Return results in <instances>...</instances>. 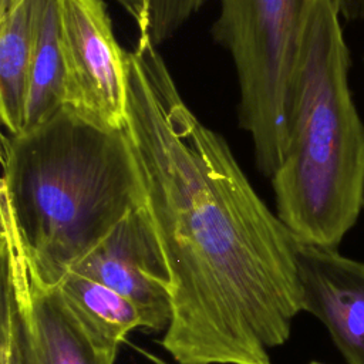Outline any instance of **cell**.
Wrapping results in <instances>:
<instances>
[{
    "label": "cell",
    "mask_w": 364,
    "mask_h": 364,
    "mask_svg": "<svg viewBox=\"0 0 364 364\" xmlns=\"http://www.w3.org/2000/svg\"><path fill=\"white\" fill-rule=\"evenodd\" d=\"M333 0H311L293 74L289 138L272 176L276 215L303 243L337 249L364 209V122Z\"/></svg>",
    "instance_id": "3"
},
{
    "label": "cell",
    "mask_w": 364,
    "mask_h": 364,
    "mask_svg": "<svg viewBox=\"0 0 364 364\" xmlns=\"http://www.w3.org/2000/svg\"><path fill=\"white\" fill-rule=\"evenodd\" d=\"M65 74L64 108L107 128L125 129L128 51L118 44L102 0H58Z\"/></svg>",
    "instance_id": "6"
},
{
    "label": "cell",
    "mask_w": 364,
    "mask_h": 364,
    "mask_svg": "<svg viewBox=\"0 0 364 364\" xmlns=\"http://www.w3.org/2000/svg\"><path fill=\"white\" fill-rule=\"evenodd\" d=\"M307 364H324V363H320V361H310V363H307Z\"/></svg>",
    "instance_id": "17"
},
{
    "label": "cell",
    "mask_w": 364,
    "mask_h": 364,
    "mask_svg": "<svg viewBox=\"0 0 364 364\" xmlns=\"http://www.w3.org/2000/svg\"><path fill=\"white\" fill-rule=\"evenodd\" d=\"M363 210H364V209H363Z\"/></svg>",
    "instance_id": "18"
},
{
    "label": "cell",
    "mask_w": 364,
    "mask_h": 364,
    "mask_svg": "<svg viewBox=\"0 0 364 364\" xmlns=\"http://www.w3.org/2000/svg\"><path fill=\"white\" fill-rule=\"evenodd\" d=\"M138 351H139L151 364H175L173 361H168V360H165V358L161 357V355H156V354H154V353L145 351L144 348H138Z\"/></svg>",
    "instance_id": "15"
},
{
    "label": "cell",
    "mask_w": 364,
    "mask_h": 364,
    "mask_svg": "<svg viewBox=\"0 0 364 364\" xmlns=\"http://www.w3.org/2000/svg\"><path fill=\"white\" fill-rule=\"evenodd\" d=\"M1 289L14 304L23 364H115L118 348L98 341L73 311L58 286L28 263L10 209L0 202Z\"/></svg>",
    "instance_id": "5"
},
{
    "label": "cell",
    "mask_w": 364,
    "mask_h": 364,
    "mask_svg": "<svg viewBox=\"0 0 364 364\" xmlns=\"http://www.w3.org/2000/svg\"><path fill=\"white\" fill-rule=\"evenodd\" d=\"M21 0H0V14H4L10 9H13Z\"/></svg>",
    "instance_id": "16"
},
{
    "label": "cell",
    "mask_w": 364,
    "mask_h": 364,
    "mask_svg": "<svg viewBox=\"0 0 364 364\" xmlns=\"http://www.w3.org/2000/svg\"><path fill=\"white\" fill-rule=\"evenodd\" d=\"M1 168L0 202L13 215L30 266L51 286L144 200L127 131L98 127L67 108L3 135Z\"/></svg>",
    "instance_id": "2"
},
{
    "label": "cell",
    "mask_w": 364,
    "mask_h": 364,
    "mask_svg": "<svg viewBox=\"0 0 364 364\" xmlns=\"http://www.w3.org/2000/svg\"><path fill=\"white\" fill-rule=\"evenodd\" d=\"M57 286L87 330L105 346L119 348L131 331L145 330L141 310L112 287L75 272H67Z\"/></svg>",
    "instance_id": "10"
},
{
    "label": "cell",
    "mask_w": 364,
    "mask_h": 364,
    "mask_svg": "<svg viewBox=\"0 0 364 364\" xmlns=\"http://www.w3.org/2000/svg\"><path fill=\"white\" fill-rule=\"evenodd\" d=\"M0 364H23L16 310L4 289H1L0 313Z\"/></svg>",
    "instance_id": "13"
},
{
    "label": "cell",
    "mask_w": 364,
    "mask_h": 364,
    "mask_svg": "<svg viewBox=\"0 0 364 364\" xmlns=\"http://www.w3.org/2000/svg\"><path fill=\"white\" fill-rule=\"evenodd\" d=\"M43 0H21L0 14V114L10 135L24 128L30 65Z\"/></svg>",
    "instance_id": "9"
},
{
    "label": "cell",
    "mask_w": 364,
    "mask_h": 364,
    "mask_svg": "<svg viewBox=\"0 0 364 364\" xmlns=\"http://www.w3.org/2000/svg\"><path fill=\"white\" fill-rule=\"evenodd\" d=\"M64 100L65 74L58 0H43L30 65L23 131L43 124L61 111Z\"/></svg>",
    "instance_id": "11"
},
{
    "label": "cell",
    "mask_w": 364,
    "mask_h": 364,
    "mask_svg": "<svg viewBox=\"0 0 364 364\" xmlns=\"http://www.w3.org/2000/svg\"><path fill=\"white\" fill-rule=\"evenodd\" d=\"M70 272L91 277L129 299L144 316L145 331H166L172 317L169 277L141 208L128 213Z\"/></svg>",
    "instance_id": "7"
},
{
    "label": "cell",
    "mask_w": 364,
    "mask_h": 364,
    "mask_svg": "<svg viewBox=\"0 0 364 364\" xmlns=\"http://www.w3.org/2000/svg\"><path fill=\"white\" fill-rule=\"evenodd\" d=\"M125 131L169 277L162 348L175 364H272L303 311L297 240L144 37L128 51Z\"/></svg>",
    "instance_id": "1"
},
{
    "label": "cell",
    "mask_w": 364,
    "mask_h": 364,
    "mask_svg": "<svg viewBox=\"0 0 364 364\" xmlns=\"http://www.w3.org/2000/svg\"><path fill=\"white\" fill-rule=\"evenodd\" d=\"M311 0H219L213 40L232 57L237 119L260 173L277 171L289 138L293 74Z\"/></svg>",
    "instance_id": "4"
},
{
    "label": "cell",
    "mask_w": 364,
    "mask_h": 364,
    "mask_svg": "<svg viewBox=\"0 0 364 364\" xmlns=\"http://www.w3.org/2000/svg\"><path fill=\"white\" fill-rule=\"evenodd\" d=\"M134 18L139 37L156 47L172 36L202 7L205 0H117Z\"/></svg>",
    "instance_id": "12"
},
{
    "label": "cell",
    "mask_w": 364,
    "mask_h": 364,
    "mask_svg": "<svg viewBox=\"0 0 364 364\" xmlns=\"http://www.w3.org/2000/svg\"><path fill=\"white\" fill-rule=\"evenodd\" d=\"M338 14L347 20L364 18V0H333Z\"/></svg>",
    "instance_id": "14"
},
{
    "label": "cell",
    "mask_w": 364,
    "mask_h": 364,
    "mask_svg": "<svg viewBox=\"0 0 364 364\" xmlns=\"http://www.w3.org/2000/svg\"><path fill=\"white\" fill-rule=\"evenodd\" d=\"M296 256L303 311L326 326L348 364H364V262L299 240Z\"/></svg>",
    "instance_id": "8"
}]
</instances>
